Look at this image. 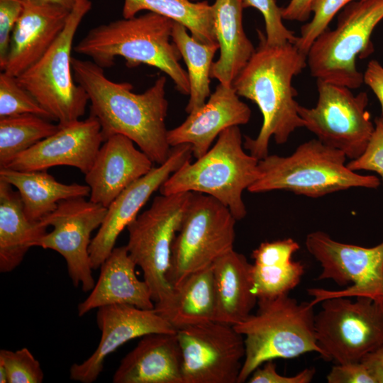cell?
<instances>
[{
    "instance_id": "cell-4",
    "label": "cell",
    "mask_w": 383,
    "mask_h": 383,
    "mask_svg": "<svg viewBox=\"0 0 383 383\" xmlns=\"http://www.w3.org/2000/svg\"><path fill=\"white\" fill-rule=\"evenodd\" d=\"M258 309L234 326L244 337L245 354L238 383L245 382L264 362L323 351L318 345L311 302H298L288 294L257 300Z\"/></svg>"
},
{
    "instance_id": "cell-8",
    "label": "cell",
    "mask_w": 383,
    "mask_h": 383,
    "mask_svg": "<svg viewBox=\"0 0 383 383\" xmlns=\"http://www.w3.org/2000/svg\"><path fill=\"white\" fill-rule=\"evenodd\" d=\"M382 19L383 0H358L345 6L335 28L323 31L307 53L312 77L350 89L359 88L364 82L357 57L373 52L371 35Z\"/></svg>"
},
{
    "instance_id": "cell-42",
    "label": "cell",
    "mask_w": 383,
    "mask_h": 383,
    "mask_svg": "<svg viewBox=\"0 0 383 383\" xmlns=\"http://www.w3.org/2000/svg\"><path fill=\"white\" fill-rule=\"evenodd\" d=\"M313 0H291L288 5L282 9L284 20L304 22L307 21L311 13Z\"/></svg>"
},
{
    "instance_id": "cell-5",
    "label": "cell",
    "mask_w": 383,
    "mask_h": 383,
    "mask_svg": "<svg viewBox=\"0 0 383 383\" xmlns=\"http://www.w3.org/2000/svg\"><path fill=\"white\" fill-rule=\"evenodd\" d=\"M238 126L224 130L194 162H186L160 187V194L197 192L227 206L237 221L247 214L243 192L260 177L259 160L243 150Z\"/></svg>"
},
{
    "instance_id": "cell-43",
    "label": "cell",
    "mask_w": 383,
    "mask_h": 383,
    "mask_svg": "<svg viewBox=\"0 0 383 383\" xmlns=\"http://www.w3.org/2000/svg\"><path fill=\"white\" fill-rule=\"evenodd\" d=\"M376 381L383 383V345L367 354L360 360Z\"/></svg>"
},
{
    "instance_id": "cell-39",
    "label": "cell",
    "mask_w": 383,
    "mask_h": 383,
    "mask_svg": "<svg viewBox=\"0 0 383 383\" xmlns=\"http://www.w3.org/2000/svg\"><path fill=\"white\" fill-rule=\"evenodd\" d=\"M262 367L256 368L248 378L249 383H309L315 375L313 367L305 368L294 376L287 377L279 374L273 360L263 363Z\"/></svg>"
},
{
    "instance_id": "cell-20",
    "label": "cell",
    "mask_w": 383,
    "mask_h": 383,
    "mask_svg": "<svg viewBox=\"0 0 383 383\" xmlns=\"http://www.w3.org/2000/svg\"><path fill=\"white\" fill-rule=\"evenodd\" d=\"M152 167V161L130 138L120 134L109 137L85 174L90 188L89 200L107 208L120 193Z\"/></svg>"
},
{
    "instance_id": "cell-18",
    "label": "cell",
    "mask_w": 383,
    "mask_h": 383,
    "mask_svg": "<svg viewBox=\"0 0 383 383\" xmlns=\"http://www.w3.org/2000/svg\"><path fill=\"white\" fill-rule=\"evenodd\" d=\"M104 139L100 124L90 114L60 128L16 156L6 167L23 171L47 170L55 166H70L84 174L91 168Z\"/></svg>"
},
{
    "instance_id": "cell-36",
    "label": "cell",
    "mask_w": 383,
    "mask_h": 383,
    "mask_svg": "<svg viewBox=\"0 0 383 383\" xmlns=\"http://www.w3.org/2000/svg\"><path fill=\"white\" fill-rule=\"evenodd\" d=\"M244 9L252 7L263 16L265 26V38L270 45L295 44L298 36L287 28L283 22L282 9L275 0H243Z\"/></svg>"
},
{
    "instance_id": "cell-40",
    "label": "cell",
    "mask_w": 383,
    "mask_h": 383,
    "mask_svg": "<svg viewBox=\"0 0 383 383\" xmlns=\"http://www.w3.org/2000/svg\"><path fill=\"white\" fill-rule=\"evenodd\" d=\"M326 378L328 383H376L361 361L336 364Z\"/></svg>"
},
{
    "instance_id": "cell-37",
    "label": "cell",
    "mask_w": 383,
    "mask_h": 383,
    "mask_svg": "<svg viewBox=\"0 0 383 383\" xmlns=\"http://www.w3.org/2000/svg\"><path fill=\"white\" fill-rule=\"evenodd\" d=\"M347 166L355 172H374L383 180V115L375 118L374 131L362 154L347 163Z\"/></svg>"
},
{
    "instance_id": "cell-15",
    "label": "cell",
    "mask_w": 383,
    "mask_h": 383,
    "mask_svg": "<svg viewBox=\"0 0 383 383\" xmlns=\"http://www.w3.org/2000/svg\"><path fill=\"white\" fill-rule=\"evenodd\" d=\"M106 211V207L84 197L62 200L53 212L40 221L53 229L33 244V247L60 253L66 261L73 284L81 286L85 292L91 291L96 283L89 252L91 234L100 227Z\"/></svg>"
},
{
    "instance_id": "cell-19",
    "label": "cell",
    "mask_w": 383,
    "mask_h": 383,
    "mask_svg": "<svg viewBox=\"0 0 383 383\" xmlns=\"http://www.w3.org/2000/svg\"><path fill=\"white\" fill-rule=\"evenodd\" d=\"M251 110L239 99L233 85L219 83L206 103L189 113L179 126L168 130L171 147L189 144L193 156L199 158L211 148L224 130L249 122Z\"/></svg>"
},
{
    "instance_id": "cell-28",
    "label": "cell",
    "mask_w": 383,
    "mask_h": 383,
    "mask_svg": "<svg viewBox=\"0 0 383 383\" xmlns=\"http://www.w3.org/2000/svg\"><path fill=\"white\" fill-rule=\"evenodd\" d=\"M0 179L17 189L26 216L35 222L53 212L62 200L90 195L87 184L61 183L47 170L23 171L2 167Z\"/></svg>"
},
{
    "instance_id": "cell-32",
    "label": "cell",
    "mask_w": 383,
    "mask_h": 383,
    "mask_svg": "<svg viewBox=\"0 0 383 383\" xmlns=\"http://www.w3.org/2000/svg\"><path fill=\"white\" fill-rule=\"evenodd\" d=\"M48 120L32 113L0 118V168L58 131L60 125Z\"/></svg>"
},
{
    "instance_id": "cell-11",
    "label": "cell",
    "mask_w": 383,
    "mask_h": 383,
    "mask_svg": "<svg viewBox=\"0 0 383 383\" xmlns=\"http://www.w3.org/2000/svg\"><path fill=\"white\" fill-rule=\"evenodd\" d=\"M321 301L315 331L322 358L336 364L359 362L383 345V302L367 297Z\"/></svg>"
},
{
    "instance_id": "cell-14",
    "label": "cell",
    "mask_w": 383,
    "mask_h": 383,
    "mask_svg": "<svg viewBox=\"0 0 383 383\" xmlns=\"http://www.w3.org/2000/svg\"><path fill=\"white\" fill-rule=\"evenodd\" d=\"M184 383H238L244 337L233 326L212 321L177 329Z\"/></svg>"
},
{
    "instance_id": "cell-29",
    "label": "cell",
    "mask_w": 383,
    "mask_h": 383,
    "mask_svg": "<svg viewBox=\"0 0 383 383\" xmlns=\"http://www.w3.org/2000/svg\"><path fill=\"white\" fill-rule=\"evenodd\" d=\"M173 287L171 304L162 316L176 329L216 321L217 298L212 266L187 276Z\"/></svg>"
},
{
    "instance_id": "cell-7",
    "label": "cell",
    "mask_w": 383,
    "mask_h": 383,
    "mask_svg": "<svg viewBox=\"0 0 383 383\" xmlns=\"http://www.w3.org/2000/svg\"><path fill=\"white\" fill-rule=\"evenodd\" d=\"M192 192L155 196L150 207L127 226L128 253L143 272L155 302V311L162 315L170 307L174 287L167 280L172 244Z\"/></svg>"
},
{
    "instance_id": "cell-12",
    "label": "cell",
    "mask_w": 383,
    "mask_h": 383,
    "mask_svg": "<svg viewBox=\"0 0 383 383\" xmlns=\"http://www.w3.org/2000/svg\"><path fill=\"white\" fill-rule=\"evenodd\" d=\"M306 247L320 263L318 279H332L345 289H308L313 305L332 297H367L383 302V241L365 248L333 240L323 231L306 235Z\"/></svg>"
},
{
    "instance_id": "cell-10",
    "label": "cell",
    "mask_w": 383,
    "mask_h": 383,
    "mask_svg": "<svg viewBox=\"0 0 383 383\" xmlns=\"http://www.w3.org/2000/svg\"><path fill=\"white\" fill-rule=\"evenodd\" d=\"M237 220L215 198L192 192L172 248L167 280L174 287L233 250Z\"/></svg>"
},
{
    "instance_id": "cell-16",
    "label": "cell",
    "mask_w": 383,
    "mask_h": 383,
    "mask_svg": "<svg viewBox=\"0 0 383 383\" xmlns=\"http://www.w3.org/2000/svg\"><path fill=\"white\" fill-rule=\"evenodd\" d=\"M193 155L189 144L172 147L167 160L140 177L121 193L107 207L104 219L91 239L89 252L93 270L99 269L115 248L120 233L136 218L151 195Z\"/></svg>"
},
{
    "instance_id": "cell-33",
    "label": "cell",
    "mask_w": 383,
    "mask_h": 383,
    "mask_svg": "<svg viewBox=\"0 0 383 383\" xmlns=\"http://www.w3.org/2000/svg\"><path fill=\"white\" fill-rule=\"evenodd\" d=\"M32 113L47 119L50 116L38 101L18 82L16 77L0 74V118Z\"/></svg>"
},
{
    "instance_id": "cell-9",
    "label": "cell",
    "mask_w": 383,
    "mask_h": 383,
    "mask_svg": "<svg viewBox=\"0 0 383 383\" xmlns=\"http://www.w3.org/2000/svg\"><path fill=\"white\" fill-rule=\"evenodd\" d=\"M91 7L90 0H77L64 29L52 46L16 77L19 84L60 126L79 120L89 101L86 91L74 78L71 52L77 30Z\"/></svg>"
},
{
    "instance_id": "cell-44",
    "label": "cell",
    "mask_w": 383,
    "mask_h": 383,
    "mask_svg": "<svg viewBox=\"0 0 383 383\" xmlns=\"http://www.w3.org/2000/svg\"><path fill=\"white\" fill-rule=\"evenodd\" d=\"M33 1H41V2L57 4L62 7H65L70 11L73 9L77 1V0H33Z\"/></svg>"
},
{
    "instance_id": "cell-24",
    "label": "cell",
    "mask_w": 383,
    "mask_h": 383,
    "mask_svg": "<svg viewBox=\"0 0 383 383\" xmlns=\"http://www.w3.org/2000/svg\"><path fill=\"white\" fill-rule=\"evenodd\" d=\"M211 266L217 298L215 321L234 326L246 319L257 304L252 292V264L232 250Z\"/></svg>"
},
{
    "instance_id": "cell-31",
    "label": "cell",
    "mask_w": 383,
    "mask_h": 383,
    "mask_svg": "<svg viewBox=\"0 0 383 383\" xmlns=\"http://www.w3.org/2000/svg\"><path fill=\"white\" fill-rule=\"evenodd\" d=\"M187 30L182 24L174 21L172 39L187 65L189 99L185 111L191 113L201 107L211 95V69L219 45L217 42L201 43Z\"/></svg>"
},
{
    "instance_id": "cell-25",
    "label": "cell",
    "mask_w": 383,
    "mask_h": 383,
    "mask_svg": "<svg viewBox=\"0 0 383 383\" xmlns=\"http://www.w3.org/2000/svg\"><path fill=\"white\" fill-rule=\"evenodd\" d=\"M214 31L220 56L213 62L211 78L231 85L255 51L243 25V0H215Z\"/></svg>"
},
{
    "instance_id": "cell-6",
    "label": "cell",
    "mask_w": 383,
    "mask_h": 383,
    "mask_svg": "<svg viewBox=\"0 0 383 383\" xmlns=\"http://www.w3.org/2000/svg\"><path fill=\"white\" fill-rule=\"evenodd\" d=\"M346 158L342 151L312 139L289 156L268 155L259 160L260 177L248 190H287L318 198L353 187L376 189L380 185L377 176L362 175L349 169Z\"/></svg>"
},
{
    "instance_id": "cell-27",
    "label": "cell",
    "mask_w": 383,
    "mask_h": 383,
    "mask_svg": "<svg viewBox=\"0 0 383 383\" xmlns=\"http://www.w3.org/2000/svg\"><path fill=\"white\" fill-rule=\"evenodd\" d=\"M13 187L0 179V272L2 273L16 269L47 229L41 221H31L27 218L21 196Z\"/></svg>"
},
{
    "instance_id": "cell-3",
    "label": "cell",
    "mask_w": 383,
    "mask_h": 383,
    "mask_svg": "<svg viewBox=\"0 0 383 383\" xmlns=\"http://www.w3.org/2000/svg\"><path fill=\"white\" fill-rule=\"evenodd\" d=\"M174 21L148 12L118 19L90 29L74 48L102 68L122 57L128 67L141 64L156 67L168 75L182 94H189L187 72L179 63L181 54L172 39Z\"/></svg>"
},
{
    "instance_id": "cell-23",
    "label": "cell",
    "mask_w": 383,
    "mask_h": 383,
    "mask_svg": "<svg viewBox=\"0 0 383 383\" xmlns=\"http://www.w3.org/2000/svg\"><path fill=\"white\" fill-rule=\"evenodd\" d=\"M136 264L126 246L114 248L100 266V274L89 295L77 306L79 316L94 309L113 304H127L153 309L150 288L135 274Z\"/></svg>"
},
{
    "instance_id": "cell-22",
    "label": "cell",
    "mask_w": 383,
    "mask_h": 383,
    "mask_svg": "<svg viewBox=\"0 0 383 383\" xmlns=\"http://www.w3.org/2000/svg\"><path fill=\"white\" fill-rule=\"evenodd\" d=\"M114 383H184L182 356L176 333L143 336L121 360Z\"/></svg>"
},
{
    "instance_id": "cell-45",
    "label": "cell",
    "mask_w": 383,
    "mask_h": 383,
    "mask_svg": "<svg viewBox=\"0 0 383 383\" xmlns=\"http://www.w3.org/2000/svg\"><path fill=\"white\" fill-rule=\"evenodd\" d=\"M191 1H198V0H191Z\"/></svg>"
},
{
    "instance_id": "cell-2",
    "label": "cell",
    "mask_w": 383,
    "mask_h": 383,
    "mask_svg": "<svg viewBox=\"0 0 383 383\" xmlns=\"http://www.w3.org/2000/svg\"><path fill=\"white\" fill-rule=\"evenodd\" d=\"M259 44L232 85L239 96L255 103L263 121L257 137L245 136L243 147L258 160L267 157L270 140L285 143L297 128L304 127L295 100L294 77L307 66L306 55L294 44L270 45L257 30Z\"/></svg>"
},
{
    "instance_id": "cell-34",
    "label": "cell",
    "mask_w": 383,
    "mask_h": 383,
    "mask_svg": "<svg viewBox=\"0 0 383 383\" xmlns=\"http://www.w3.org/2000/svg\"><path fill=\"white\" fill-rule=\"evenodd\" d=\"M358 0H313L311 21L301 28L294 45L303 54L307 53L315 40L328 28L334 16L350 3Z\"/></svg>"
},
{
    "instance_id": "cell-26",
    "label": "cell",
    "mask_w": 383,
    "mask_h": 383,
    "mask_svg": "<svg viewBox=\"0 0 383 383\" xmlns=\"http://www.w3.org/2000/svg\"><path fill=\"white\" fill-rule=\"evenodd\" d=\"M299 249L292 238L262 243L252 257V292L257 300L289 294L301 282L304 266L292 257Z\"/></svg>"
},
{
    "instance_id": "cell-17",
    "label": "cell",
    "mask_w": 383,
    "mask_h": 383,
    "mask_svg": "<svg viewBox=\"0 0 383 383\" xmlns=\"http://www.w3.org/2000/svg\"><path fill=\"white\" fill-rule=\"evenodd\" d=\"M96 323L101 332L94 352L81 363L73 364L70 378L82 383L96 380L106 357L126 342L155 333H176L177 329L155 309L127 304H113L98 309Z\"/></svg>"
},
{
    "instance_id": "cell-1",
    "label": "cell",
    "mask_w": 383,
    "mask_h": 383,
    "mask_svg": "<svg viewBox=\"0 0 383 383\" xmlns=\"http://www.w3.org/2000/svg\"><path fill=\"white\" fill-rule=\"evenodd\" d=\"M74 78L87 92L90 114L98 120L104 141L120 134L130 138L158 165L169 157L172 147L165 126L168 101L167 79L160 76L141 94L128 82H116L93 61L72 57Z\"/></svg>"
},
{
    "instance_id": "cell-21",
    "label": "cell",
    "mask_w": 383,
    "mask_h": 383,
    "mask_svg": "<svg viewBox=\"0 0 383 383\" xmlns=\"http://www.w3.org/2000/svg\"><path fill=\"white\" fill-rule=\"evenodd\" d=\"M70 11L57 4L24 0L3 71L18 77L38 61L62 33Z\"/></svg>"
},
{
    "instance_id": "cell-30",
    "label": "cell",
    "mask_w": 383,
    "mask_h": 383,
    "mask_svg": "<svg viewBox=\"0 0 383 383\" xmlns=\"http://www.w3.org/2000/svg\"><path fill=\"white\" fill-rule=\"evenodd\" d=\"M142 11H148L182 24L201 43L217 42L213 7L207 1L124 0L123 18H132Z\"/></svg>"
},
{
    "instance_id": "cell-38",
    "label": "cell",
    "mask_w": 383,
    "mask_h": 383,
    "mask_svg": "<svg viewBox=\"0 0 383 383\" xmlns=\"http://www.w3.org/2000/svg\"><path fill=\"white\" fill-rule=\"evenodd\" d=\"M24 9V0H0V69L4 70L13 30Z\"/></svg>"
},
{
    "instance_id": "cell-41",
    "label": "cell",
    "mask_w": 383,
    "mask_h": 383,
    "mask_svg": "<svg viewBox=\"0 0 383 383\" xmlns=\"http://www.w3.org/2000/svg\"><path fill=\"white\" fill-rule=\"evenodd\" d=\"M363 82L377 98L383 115V66L376 60H370L363 73Z\"/></svg>"
},
{
    "instance_id": "cell-13",
    "label": "cell",
    "mask_w": 383,
    "mask_h": 383,
    "mask_svg": "<svg viewBox=\"0 0 383 383\" xmlns=\"http://www.w3.org/2000/svg\"><path fill=\"white\" fill-rule=\"evenodd\" d=\"M316 85V105L298 107L304 127L325 145L342 151L348 158L359 157L374 128L366 109L369 101L367 93L354 95L346 87L318 79Z\"/></svg>"
},
{
    "instance_id": "cell-35",
    "label": "cell",
    "mask_w": 383,
    "mask_h": 383,
    "mask_svg": "<svg viewBox=\"0 0 383 383\" xmlns=\"http://www.w3.org/2000/svg\"><path fill=\"white\" fill-rule=\"evenodd\" d=\"M0 365L6 370L7 383H41L43 381L40 364L27 348L16 351L1 350Z\"/></svg>"
}]
</instances>
